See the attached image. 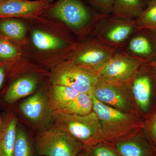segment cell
Instances as JSON below:
<instances>
[{
	"mask_svg": "<svg viewBox=\"0 0 156 156\" xmlns=\"http://www.w3.org/2000/svg\"><path fill=\"white\" fill-rule=\"evenodd\" d=\"M92 96L93 111L98 118L103 142L111 143L133 137L144 129L145 123L135 112L121 111Z\"/></svg>",
	"mask_w": 156,
	"mask_h": 156,
	"instance_id": "6da1fadb",
	"label": "cell"
},
{
	"mask_svg": "<svg viewBox=\"0 0 156 156\" xmlns=\"http://www.w3.org/2000/svg\"><path fill=\"white\" fill-rule=\"evenodd\" d=\"M53 123L85 147L90 148L103 142L98 118L94 111L86 115H79L55 111Z\"/></svg>",
	"mask_w": 156,
	"mask_h": 156,
	"instance_id": "7a4b0ae2",
	"label": "cell"
},
{
	"mask_svg": "<svg viewBox=\"0 0 156 156\" xmlns=\"http://www.w3.org/2000/svg\"><path fill=\"white\" fill-rule=\"evenodd\" d=\"M47 10L51 17L72 29L77 32L86 29L92 34L108 15L100 12L93 14L82 0H58Z\"/></svg>",
	"mask_w": 156,
	"mask_h": 156,
	"instance_id": "3957f363",
	"label": "cell"
},
{
	"mask_svg": "<svg viewBox=\"0 0 156 156\" xmlns=\"http://www.w3.org/2000/svg\"><path fill=\"white\" fill-rule=\"evenodd\" d=\"M34 143L38 156H77L85 147L53 122L37 134Z\"/></svg>",
	"mask_w": 156,
	"mask_h": 156,
	"instance_id": "277c9868",
	"label": "cell"
},
{
	"mask_svg": "<svg viewBox=\"0 0 156 156\" xmlns=\"http://www.w3.org/2000/svg\"><path fill=\"white\" fill-rule=\"evenodd\" d=\"M53 112L47 90L42 89H38L21 101L17 108L23 122L37 134L53 122Z\"/></svg>",
	"mask_w": 156,
	"mask_h": 156,
	"instance_id": "5b68a950",
	"label": "cell"
},
{
	"mask_svg": "<svg viewBox=\"0 0 156 156\" xmlns=\"http://www.w3.org/2000/svg\"><path fill=\"white\" fill-rule=\"evenodd\" d=\"M99 78L97 73L71 61L60 65L54 69L50 74V80L53 85L68 86L78 92L90 95Z\"/></svg>",
	"mask_w": 156,
	"mask_h": 156,
	"instance_id": "8992f818",
	"label": "cell"
},
{
	"mask_svg": "<svg viewBox=\"0 0 156 156\" xmlns=\"http://www.w3.org/2000/svg\"><path fill=\"white\" fill-rule=\"evenodd\" d=\"M137 29L135 20L108 14L98 26L93 37L109 47L119 50Z\"/></svg>",
	"mask_w": 156,
	"mask_h": 156,
	"instance_id": "52a82bcc",
	"label": "cell"
},
{
	"mask_svg": "<svg viewBox=\"0 0 156 156\" xmlns=\"http://www.w3.org/2000/svg\"><path fill=\"white\" fill-rule=\"evenodd\" d=\"M131 92L130 83L112 82L99 77L92 95L106 105L121 111L132 112L134 107Z\"/></svg>",
	"mask_w": 156,
	"mask_h": 156,
	"instance_id": "ba28073f",
	"label": "cell"
},
{
	"mask_svg": "<svg viewBox=\"0 0 156 156\" xmlns=\"http://www.w3.org/2000/svg\"><path fill=\"white\" fill-rule=\"evenodd\" d=\"M117 50L92 38L73 50L70 61L97 73Z\"/></svg>",
	"mask_w": 156,
	"mask_h": 156,
	"instance_id": "9c48e42d",
	"label": "cell"
},
{
	"mask_svg": "<svg viewBox=\"0 0 156 156\" xmlns=\"http://www.w3.org/2000/svg\"><path fill=\"white\" fill-rule=\"evenodd\" d=\"M142 64L117 50L97 73L99 77L106 80L130 83Z\"/></svg>",
	"mask_w": 156,
	"mask_h": 156,
	"instance_id": "30bf717a",
	"label": "cell"
},
{
	"mask_svg": "<svg viewBox=\"0 0 156 156\" xmlns=\"http://www.w3.org/2000/svg\"><path fill=\"white\" fill-rule=\"evenodd\" d=\"M119 50L142 63L156 59V32L138 28Z\"/></svg>",
	"mask_w": 156,
	"mask_h": 156,
	"instance_id": "8fae6325",
	"label": "cell"
},
{
	"mask_svg": "<svg viewBox=\"0 0 156 156\" xmlns=\"http://www.w3.org/2000/svg\"><path fill=\"white\" fill-rule=\"evenodd\" d=\"M131 93L140 109L147 114L156 87V76L151 63H143L130 83Z\"/></svg>",
	"mask_w": 156,
	"mask_h": 156,
	"instance_id": "7c38bea8",
	"label": "cell"
},
{
	"mask_svg": "<svg viewBox=\"0 0 156 156\" xmlns=\"http://www.w3.org/2000/svg\"><path fill=\"white\" fill-rule=\"evenodd\" d=\"M53 0H9L0 4V20L35 17L48 10Z\"/></svg>",
	"mask_w": 156,
	"mask_h": 156,
	"instance_id": "4fadbf2b",
	"label": "cell"
},
{
	"mask_svg": "<svg viewBox=\"0 0 156 156\" xmlns=\"http://www.w3.org/2000/svg\"><path fill=\"white\" fill-rule=\"evenodd\" d=\"M39 78L27 75L16 78L7 87L0 97L4 105L13 106L17 101L34 94L38 89Z\"/></svg>",
	"mask_w": 156,
	"mask_h": 156,
	"instance_id": "5bb4252c",
	"label": "cell"
},
{
	"mask_svg": "<svg viewBox=\"0 0 156 156\" xmlns=\"http://www.w3.org/2000/svg\"><path fill=\"white\" fill-rule=\"evenodd\" d=\"M119 156H154V147L140 134L130 138L107 143Z\"/></svg>",
	"mask_w": 156,
	"mask_h": 156,
	"instance_id": "9a60e30c",
	"label": "cell"
},
{
	"mask_svg": "<svg viewBox=\"0 0 156 156\" xmlns=\"http://www.w3.org/2000/svg\"><path fill=\"white\" fill-rule=\"evenodd\" d=\"M19 120L11 109L3 119L0 128V156H13Z\"/></svg>",
	"mask_w": 156,
	"mask_h": 156,
	"instance_id": "2e32d148",
	"label": "cell"
},
{
	"mask_svg": "<svg viewBox=\"0 0 156 156\" xmlns=\"http://www.w3.org/2000/svg\"><path fill=\"white\" fill-rule=\"evenodd\" d=\"M147 0H113L112 14L126 19L136 20L147 6Z\"/></svg>",
	"mask_w": 156,
	"mask_h": 156,
	"instance_id": "e0dca14e",
	"label": "cell"
},
{
	"mask_svg": "<svg viewBox=\"0 0 156 156\" xmlns=\"http://www.w3.org/2000/svg\"><path fill=\"white\" fill-rule=\"evenodd\" d=\"M49 102L53 110L62 111L79 92L71 87L60 85H53L47 90Z\"/></svg>",
	"mask_w": 156,
	"mask_h": 156,
	"instance_id": "ac0fdd59",
	"label": "cell"
},
{
	"mask_svg": "<svg viewBox=\"0 0 156 156\" xmlns=\"http://www.w3.org/2000/svg\"><path fill=\"white\" fill-rule=\"evenodd\" d=\"M31 37L34 46L42 51L55 50L66 47H76L73 44L39 30L33 31Z\"/></svg>",
	"mask_w": 156,
	"mask_h": 156,
	"instance_id": "d6986e66",
	"label": "cell"
},
{
	"mask_svg": "<svg viewBox=\"0 0 156 156\" xmlns=\"http://www.w3.org/2000/svg\"><path fill=\"white\" fill-rule=\"evenodd\" d=\"M26 27L23 23L13 18L0 20V37L14 41L25 37Z\"/></svg>",
	"mask_w": 156,
	"mask_h": 156,
	"instance_id": "ffe728a7",
	"label": "cell"
},
{
	"mask_svg": "<svg viewBox=\"0 0 156 156\" xmlns=\"http://www.w3.org/2000/svg\"><path fill=\"white\" fill-rule=\"evenodd\" d=\"M93 107L92 95L79 92L62 111L72 114L86 115L93 111Z\"/></svg>",
	"mask_w": 156,
	"mask_h": 156,
	"instance_id": "44dd1931",
	"label": "cell"
},
{
	"mask_svg": "<svg viewBox=\"0 0 156 156\" xmlns=\"http://www.w3.org/2000/svg\"><path fill=\"white\" fill-rule=\"evenodd\" d=\"M13 156H38L34 140L18 123Z\"/></svg>",
	"mask_w": 156,
	"mask_h": 156,
	"instance_id": "7402d4cb",
	"label": "cell"
},
{
	"mask_svg": "<svg viewBox=\"0 0 156 156\" xmlns=\"http://www.w3.org/2000/svg\"><path fill=\"white\" fill-rule=\"evenodd\" d=\"M135 21L137 28L146 29L156 32V0L148 2L145 10Z\"/></svg>",
	"mask_w": 156,
	"mask_h": 156,
	"instance_id": "603a6c76",
	"label": "cell"
},
{
	"mask_svg": "<svg viewBox=\"0 0 156 156\" xmlns=\"http://www.w3.org/2000/svg\"><path fill=\"white\" fill-rule=\"evenodd\" d=\"M19 55L17 47L9 39L0 37V61H12Z\"/></svg>",
	"mask_w": 156,
	"mask_h": 156,
	"instance_id": "cb8c5ba5",
	"label": "cell"
},
{
	"mask_svg": "<svg viewBox=\"0 0 156 156\" xmlns=\"http://www.w3.org/2000/svg\"><path fill=\"white\" fill-rule=\"evenodd\" d=\"M17 72L9 62L0 61V97L5 90L6 81L9 78L16 75Z\"/></svg>",
	"mask_w": 156,
	"mask_h": 156,
	"instance_id": "d4e9b609",
	"label": "cell"
},
{
	"mask_svg": "<svg viewBox=\"0 0 156 156\" xmlns=\"http://www.w3.org/2000/svg\"><path fill=\"white\" fill-rule=\"evenodd\" d=\"M91 156H119L108 144L99 143L89 148Z\"/></svg>",
	"mask_w": 156,
	"mask_h": 156,
	"instance_id": "484cf974",
	"label": "cell"
},
{
	"mask_svg": "<svg viewBox=\"0 0 156 156\" xmlns=\"http://www.w3.org/2000/svg\"><path fill=\"white\" fill-rule=\"evenodd\" d=\"M144 129L147 137L155 147L156 146V113L145 123Z\"/></svg>",
	"mask_w": 156,
	"mask_h": 156,
	"instance_id": "4316f807",
	"label": "cell"
},
{
	"mask_svg": "<svg viewBox=\"0 0 156 156\" xmlns=\"http://www.w3.org/2000/svg\"><path fill=\"white\" fill-rule=\"evenodd\" d=\"M98 12L104 14H111L113 0H89Z\"/></svg>",
	"mask_w": 156,
	"mask_h": 156,
	"instance_id": "83f0119b",
	"label": "cell"
},
{
	"mask_svg": "<svg viewBox=\"0 0 156 156\" xmlns=\"http://www.w3.org/2000/svg\"><path fill=\"white\" fill-rule=\"evenodd\" d=\"M77 156H91L89 148L85 147Z\"/></svg>",
	"mask_w": 156,
	"mask_h": 156,
	"instance_id": "f1b7e54d",
	"label": "cell"
},
{
	"mask_svg": "<svg viewBox=\"0 0 156 156\" xmlns=\"http://www.w3.org/2000/svg\"><path fill=\"white\" fill-rule=\"evenodd\" d=\"M151 64L156 76V59L154 62H151Z\"/></svg>",
	"mask_w": 156,
	"mask_h": 156,
	"instance_id": "f546056e",
	"label": "cell"
},
{
	"mask_svg": "<svg viewBox=\"0 0 156 156\" xmlns=\"http://www.w3.org/2000/svg\"><path fill=\"white\" fill-rule=\"evenodd\" d=\"M3 122V119L0 118V128H1V126H2V124Z\"/></svg>",
	"mask_w": 156,
	"mask_h": 156,
	"instance_id": "4dcf8cb0",
	"label": "cell"
},
{
	"mask_svg": "<svg viewBox=\"0 0 156 156\" xmlns=\"http://www.w3.org/2000/svg\"><path fill=\"white\" fill-rule=\"evenodd\" d=\"M9 1V0H0V4L4 2H6V1Z\"/></svg>",
	"mask_w": 156,
	"mask_h": 156,
	"instance_id": "1f68e13d",
	"label": "cell"
},
{
	"mask_svg": "<svg viewBox=\"0 0 156 156\" xmlns=\"http://www.w3.org/2000/svg\"><path fill=\"white\" fill-rule=\"evenodd\" d=\"M154 152L155 155L156 156V146L154 148Z\"/></svg>",
	"mask_w": 156,
	"mask_h": 156,
	"instance_id": "d6a6232c",
	"label": "cell"
},
{
	"mask_svg": "<svg viewBox=\"0 0 156 156\" xmlns=\"http://www.w3.org/2000/svg\"><path fill=\"white\" fill-rule=\"evenodd\" d=\"M148 1H151V0H147Z\"/></svg>",
	"mask_w": 156,
	"mask_h": 156,
	"instance_id": "836d02e7",
	"label": "cell"
},
{
	"mask_svg": "<svg viewBox=\"0 0 156 156\" xmlns=\"http://www.w3.org/2000/svg\"></svg>",
	"mask_w": 156,
	"mask_h": 156,
	"instance_id": "e575fe53",
	"label": "cell"
},
{
	"mask_svg": "<svg viewBox=\"0 0 156 156\" xmlns=\"http://www.w3.org/2000/svg\"></svg>",
	"mask_w": 156,
	"mask_h": 156,
	"instance_id": "d590c367",
	"label": "cell"
}]
</instances>
